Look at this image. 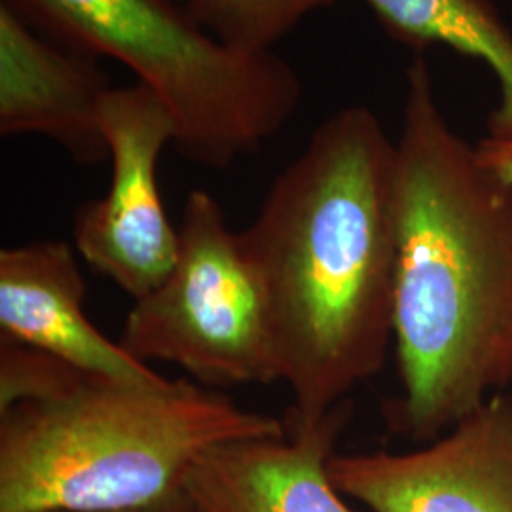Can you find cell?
Returning <instances> with one entry per match:
<instances>
[{
	"label": "cell",
	"instance_id": "obj_7",
	"mask_svg": "<svg viewBox=\"0 0 512 512\" xmlns=\"http://www.w3.org/2000/svg\"><path fill=\"white\" fill-rule=\"evenodd\" d=\"M329 476L370 512H512V395L490 397L412 452H334Z\"/></svg>",
	"mask_w": 512,
	"mask_h": 512
},
{
	"label": "cell",
	"instance_id": "obj_10",
	"mask_svg": "<svg viewBox=\"0 0 512 512\" xmlns=\"http://www.w3.org/2000/svg\"><path fill=\"white\" fill-rule=\"evenodd\" d=\"M351 401L285 437L239 440L207 452L186 476L194 512H357L329 476Z\"/></svg>",
	"mask_w": 512,
	"mask_h": 512
},
{
	"label": "cell",
	"instance_id": "obj_5",
	"mask_svg": "<svg viewBox=\"0 0 512 512\" xmlns=\"http://www.w3.org/2000/svg\"><path fill=\"white\" fill-rule=\"evenodd\" d=\"M118 342L141 363L179 366L209 389L279 382L260 285L207 190L188 194L175 264L133 300Z\"/></svg>",
	"mask_w": 512,
	"mask_h": 512
},
{
	"label": "cell",
	"instance_id": "obj_4",
	"mask_svg": "<svg viewBox=\"0 0 512 512\" xmlns=\"http://www.w3.org/2000/svg\"><path fill=\"white\" fill-rule=\"evenodd\" d=\"M46 37L112 57L156 93L175 124L173 145L209 169L264 147L302 101L293 65L224 46L175 0H4Z\"/></svg>",
	"mask_w": 512,
	"mask_h": 512
},
{
	"label": "cell",
	"instance_id": "obj_11",
	"mask_svg": "<svg viewBox=\"0 0 512 512\" xmlns=\"http://www.w3.org/2000/svg\"><path fill=\"white\" fill-rule=\"evenodd\" d=\"M385 35L421 55L442 46L482 61L497 80L499 101L488 137L512 139V31L494 0H363Z\"/></svg>",
	"mask_w": 512,
	"mask_h": 512
},
{
	"label": "cell",
	"instance_id": "obj_2",
	"mask_svg": "<svg viewBox=\"0 0 512 512\" xmlns=\"http://www.w3.org/2000/svg\"><path fill=\"white\" fill-rule=\"evenodd\" d=\"M395 226L391 427L427 444L512 385V184L446 120L423 55L406 71Z\"/></svg>",
	"mask_w": 512,
	"mask_h": 512
},
{
	"label": "cell",
	"instance_id": "obj_13",
	"mask_svg": "<svg viewBox=\"0 0 512 512\" xmlns=\"http://www.w3.org/2000/svg\"><path fill=\"white\" fill-rule=\"evenodd\" d=\"M480 162L505 183L512 184V139L484 137L475 145Z\"/></svg>",
	"mask_w": 512,
	"mask_h": 512
},
{
	"label": "cell",
	"instance_id": "obj_3",
	"mask_svg": "<svg viewBox=\"0 0 512 512\" xmlns=\"http://www.w3.org/2000/svg\"><path fill=\"white\" fill-rule=\"evenodd\" d=\"M0 403V512L141 509L207 452L289 433L220 389L114 382L31 348L2 361Z\"/></svg>",
	"mask_w": 512,
	"mask_h": 512
},
{
	"label": "cell",
	"instance_id": "obj_14",
	"mask_svg": "<svg viewBox=\"0 0 512 512\" xmlns=\"http://www.w3.org/2000/svg\"><path fill=\"white\" fill-rule=\"evenodd\" d=\"M116 512H194L192 505L188 503L186 495L181 494L173 495V497H167L160 503H154V505H148V507H141V509H131V511H116Z\"/></svg>",
	"mask_w": 512,
	"mask_h": 512
},
{
	"label": "cell",
	"instance_id": "obj_6",
	"mask_svg": "<svg viewBox=\"0 0 512 512\" xmlns=\"http://www.w3.org/2000/svg\"><path fill=\"white\" fill-rule=\"evenodd\" d=\"M110 184L74 215L73 245L93 270L133 300L152 291L175 264L179 228L165 211L158 164L175 141L164 101L141 82L112 88L103 103Z\"/></svg>",
	"mask_w": 512,
	"mask_h": 512
},
{
	"label": "cell",
	"instance_id": "obj_8",
	"mask_svg": "<svg viewBox=\"0 0 512 512\" xmlns=\"http://www.w3.org/2000/svg\"><path fill=\"white\" fill-rule=\"evenodd\" d=\"M112 90L99 57L46 37L0 0V135H42L76 164L109 160L103 103Z\"/></svg>",
	"mask_w": 512,
	"mask_h": 512
},
{
	"label": "cell",
	"instance_id": "obj_12",
	"mask_svg": "<svg viewBox=\"0 0 512 512\" xmlns=\"http://www.w3.org/2000/svg\"><path fill=\"white\" fill-rule=\"evenodd\" d=\"M224 46L243 54H270L304 19L336 0H175Z\"/></svg>",
	"mask_w": 512,
	"mask_h": 512
},
{
	"label": "cell",
	"instance_id": "obj_9",
	"mask_svg": "<svg viewBox=\"0 0 512 512\" xmlns=\"http://www.w3.org/2000/svg\"><path fill=\"white\" fill-rule=\"evenodd\" d=\"M0 338L114 382L158 385L167 380L93 325L76 249L61 239L0 251Z\"/></svg>",
	"mask_w": 512,
	"mask_h": 512
},
{
	"label": "cell",
	"instance_id": "obj_1",
	"mask_svg": "<svg viewBox=\"0 0 512 512\" xmlns=\"http://www.w3.org/2000/svg\"><path fill=\"white\" fill-rule=\"evenodd\" d=\"M264 296L289 425L323 420L393 342L395 141L365 105L336 110L238 232Z\"/></svg>",
	"mask_w": 512,
	"mask_h": 512
}]
</instances>
